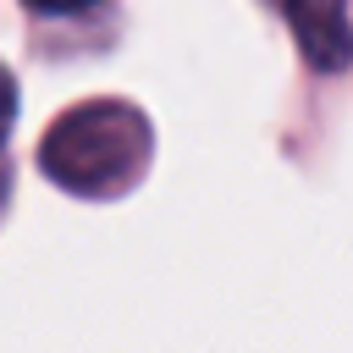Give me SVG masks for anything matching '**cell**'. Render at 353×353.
<instances>
[{"mask_svg":"<svg viewBox=\"0 0 353 353\" xmlns=\"http://www.w3.org/2000/svg\"><path fill=\"white\" fill-rule=\"evenodd\" d=\"M154 132L127 99H83L50 121L39 138V171L77 199H121L149 171Z\"/></svg>","mask_w":353,"mask_h":353,"instance_id":"1","label":"cell"},{"mask_svg":"<svg viewBox=\"0 0 353 353\" xmlns=\"http://www.w3.org/2000/svg\"><path fill=\"white\" fill-rule=\"evenodd\" d=\"M6 193H11V182H6V165H0V210H6Z\"/></svg>","mask_w":353,"mask_h":353,"instance_id":"4","label":"cell"},{"mask_svg":"<svg viewBox=\"0 0 353 353\" xmlns=\"http://www.w3.org/2000/svg\"><path fill=\"white\" fill-rule=\"evenodd\" d=\"M281 17L298 33L303 61L314 72H342L353 61V28H347V11L342 6H281Z\"/></svg>","mask_w":353,"mask_h":353,"instance_id":"2","label":"cell"},{"mask_svg":"<svg viewBox=\"0 0 353 353\" xmlns=\"http://www.w3.org/2000/svg\"><path fill=\"white\" fill-rule=\"evenodd\" d=\"M11 127H17V77H11V66L0 61V149H6Z\"/></svg>","mask_w":353,"mask_h":353,"instance_id":"3","label":"cell"}]
</instances>
